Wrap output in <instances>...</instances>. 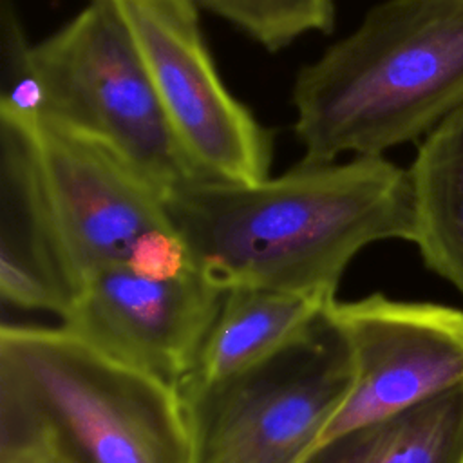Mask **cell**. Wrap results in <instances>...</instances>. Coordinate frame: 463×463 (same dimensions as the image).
<instances>
[{
  "mask_svg": "<svg viewBox=\"0 0 463 463\" xmlns=\"http://www.w3.org/2000/svg\"><path fill=\"white\" fill-rule=\"evenodd\" d=\"M163 203L194 268L224 289L335 298L365 246L414 239L409 170L383 156L302 159L259 183L190 179Z\"/></svg>",
  "mask_w": 463,
  "mask_h": 463,
  "instance_id": "obj_1",
  "label": "cell"
},
{
  "mask_svg": "<svg viewBox=\"0 0 463 463\" xmlns=\"http://www.w3.org/2000/svg\"><path fill=\"white\" fill-rule=\"evenodd\" d=\"M0 463H190L177 387L69 327H0Z\"/></svg>",
  "mask_w": 463,
  "mask_h": 463,
  "instance_id": "obj_2",
  "label": "cell"
},
{
  "mask_svg": "<svg viewBox=\"0 0 463 463\" xmlns=\"http://www.w3.org/2000/svg\"><path fill=\"white\" fill-rule=\"evenodd\" d=\"M463 103V0H383L293 83L306 161L383 156Z\"/></svg>",
  "mask_w": 463,
  "mask_h": 463,
  "instance_id": "obj_3",
  "label": "cell"
},
{
  "mask_svg": "<svg viewBox=\"0 0 463 463\" xmlns=\"http://www.w3.org/2000/svg\"><path fill=\"white\" fill-rule=\"evenodd\" d=\"M354 382L329 306L271 356L208 383L177 385L190 463H300Z\"/></svg>",
  "mask_w": 463,
  "mask_h": 463,
  "instance_id": "obj_4",
  "label": "cell"
},
{
  "mask_svg": "<svg viewBox=\"0 0 463 463\" xmlns=\"http://www.w3.org/2000/svg\"><path fill=\"white\" fill-rule=\"evenodd\" d=\"M27 58L42 90L43 119L105 145L163 195L199 179L127 29L103 0H89L60 29L29 45Z\"/></svg>",
  "mask_w": 463,
  "mask_h": 463,
  "instance_id": "obj_5",
  "label": "cell"
},
{
  "mask_svg": "<svg viewBox=\"0 0 463 463\" xmlns=\"http://www.w3.org/2000/svg\"><path fill=\"white\" fill-rule=\"evenodd\" d=\"M127 29L165 118L199 179L269 177L273 132L224 85L197 0H103Z\"/></svg>",
  "mask_w": 463,
  "mask_h": 463,
  "instance_id": "obj_6",
  "label": "cell"
},
{
  "mask_svg": "<svg viewBox=\"0 0 463 463\" xmlns=\"http://www.w3.org/2000/svg\"><path fill=\"white\" fill-rule=\"evenodd\" d=\"M354 382L318 443L367 427L463 383V311L373 293L329 304Z\"/></svg>",
  "mask_w": 463,
  "mask_h": 463,
  "instance_id": "obj_7",
  "label": "cell"
},
{
  "mask_svg": "<svg viewBox=\"0 0 463 463\" xmlns=\"http://www.w3.org/2000/svg\"><path fill=\"white\" fill-rule=\"evenodd\" d=\"M33 130L47 201L78 297L96 271L125 264L141 235L172 222L163 194L105 145L43 118Z\"/></svg>",
  "mask_w": 463,
  "mask_h": 463,
  "instance_id": "obj_8",
  "label": "cell"
},
{
  "mask_svg": "<svg viewBox=\"0 0 463 463\" xmlns=\"http://www.w3.org/2000/svg\"><path fill=\"white\" fill-rule=\"evenodd\" d=\"M224 291L197 268L154 280L114 264L83 284L61 324L112 358L177 387L194 367Z\"/></svg>",
  "mask_w": 463,
  "mask_h": 463,
  "instance_id": "obj_9",
  "label": "cell"
},
{
  "mask_svg": "<svg viewBox=\"0 0 463 463\" xmlns=\"http://www.w3.org/2000/svg\"><path fill=\"white\" fill-rule=\"evenodd\" d=\"M34 121L0 114V295L60 318L74 298L34 145Z\"/></svg>",
  "mask_w": 463,
  "mask_h": 463,
  "instance_id": "obj_10",
  "label": "cell"
},
{
  "mask_svg": "<svg viewBox=\"0 0 463 463\" xmlns=\"http://www.w3.org/2000/svg\"><path fill=\"white\" fill-rule=\"evenodd\" d=\"M333 300L250 286L228 288L194 367L179 385L215 382L259 364L307 329Z\"/></svg>",
  "mask_w": 463,
  "mask_h": 463,
  "instance_id": "obj_11",
  "label": "cell"
},
{
  "mask_svg": "<svg viewBox=\"0 0 463 463\" xmlns=\"http://www.w3.org/2000/svg\"><path fill=\"white\" fill-rule=\"evenodd\" d=\"M409 177L412 242L425 266L463 295V103L427 134Z\"/></svg>",
  "mask_w": 463,
  "mask_h": 463,
  "instance_id": "obj_12",
  "label": "cell"
},
{
  "mask_svg": "<svg viewBox=\"0 0 463 463\" xmlns=\"http://www.w3.org/2000/svg\"><path fill=\"white\" fill-rule=\"evenodd\" d=\"M300 463H463V383L318 443Z\"/></svg>",
  "mask_w": 463,
  "mask_h": 463,
  "instance_id": "obj_13",
  "label": "cell"
},
{
  "mask_svg": "<svg viewBox=\"0 0 463 463\" xmlns=\"http://www.w3.org/2000/svg\"><path fill=\"white\" fill-rule=\"evenodd\" d=\"M269 52H279L309 33L335 27V0H197Z\"/></svg>",
  "mask_w": 463,
  "mask_h": 463,
  "instance_id": "obj_14",
  "label": "cell"
},
{
  "mask_svg": "<svg viewBox=\"0 0 463 463\" xmlns=\"http://www.w3.org/2000/svg\"><path fill=\"white\" fill-rule=\"evenodd\" d=\"M125 266L154 280L177 279L194 268L190 251L172 224L141 235L130 248Z\"/></svg>",
  "mask_w": 463,
  "mask_h": 463,
  "instance_id": "obj_15",
  "label": "cell"
}]
</instances>
